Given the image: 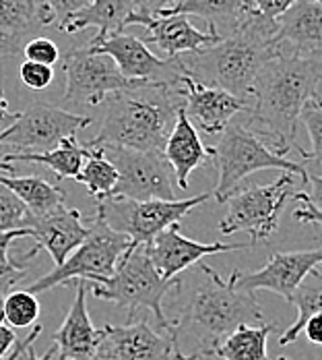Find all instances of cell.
<instances>
[{
    "label": "cell",
    "instance_id": "40",
    "mask_svg": "<svg viewBox=\"0 0 322 360\" xmlns=\"http://www.w3.org/2000/svg\"><path fill=\"white\" fill-rule=\"evenodd\" d=\"M41 331H43V329H41V325L39 323L34 325V327L29 329V333H27L21 342H17V344H15V348H13L6 356H2L0 360H19L21 356H25V352L36 344V340L41 335Z\"/></svg>",
    "mask_w": 322,
    "mask_h": 360
},
{
    "label": "cell",
    "instance_id": "29",
    "mask_svg": "<svg viewBox=\"0 0 322 360\" xmlns=\"http://www.w3.org/2000/svg\"><path fill=\"white\" fill-rule=\"evenodd\" d=\"M291 304L297 309V321L287 329L286 333L279 338V344L287 346L291 342L297 340V335L302 333L304 325L308 323L314 315H321L322 313V274L312 269L304 282L300 284V288L295 290L293 298H291Z\"/></svg>",
    "mask_w": 322,
    "mask_h": 360
},
{
    "label": "cell",
    "instance_id": "20",
    "mask_svg": "<svg viewBox=\"0 0 322 360\" xmlns=\"http://www.w3.org/2000/svg\"><path fill=\"white\" fill-rule=\"evenodd\" d=\"M104 346L116 360H176L182 356L170 335L157 333L147 321L104 325Z\"/></svg>",
    "mask_w": 322,
    "mask_h": 360
},
{
    "label": "cell",
    "instance_id": "16",
    "mask_svg": "<svg viewBox=\"0 0 322 360\" xmlns=\"http://www.w3.org/2000/svg\"><path fill=\"white\" fill-rule=\"evenodd\" d=\"M250 245L238 243V245H225V243H199L192 238H186L180 232V224L163 230L153 238L151 245H147V251L151 255L153 265L161 274L163 280H174L180 274H184L190 265L199 263L207 255H217V252H232L244 251Z\"/></svg>",
    "mask_w": 322,
    "mask_h": 360
},
{
    "label": "cell",
    "instance_id": "10",
    "mask_svg": "<svg viewBox=\"0 0 322 360\" xmlns=\"http://www.w3.org/2000/svg\"><path fill=\"white\" fill-rule=\"evenodd\" d=\"M91 124L89 116H81L54 104L34 102L25 112L0 131V145H13L15 153H46L56 149L65 139Z\"/></svg>",
    "mask_w": 322,
    "mask_h": 360
},
{
    "label": "cell",
    "instance_id": "19",
    "mask_svg": "<svg viewBox=\"0 0 322 360\" xmlns=\"http://www.w3.org/2000/svg\"><path fill=\"white\" fill-rule=\"evenodd\" d=\"M29 238H34L39 251H48L56 267L62 265L74 249H79L89 236V228L83 224L79 210L60 207L46 216H29Z\"/></svg>",
    "mask_w": 322,
    "mask_h": 360
},
{
    "label": "cell",
    "instance_id": "33",
    "mask_svg": "<svg viewBox=\"0 0 322 360\" xmlns=\"http://www.w3.org/2000/svg\"><path fill=\"white\" fill-rule=\"evenodd\" d=\"M300 120L306 124V131L310 135V141H312V151H304L302 147L297 149L300 155H304L306 160H316L322 164V98L316 94L312 96L306 106L302 110V116Z\"/></svg>",
    "mask_w": 322,
    "mask_h": 360
},
{
    "label": "cell",
    "instance_id": "3",
    "mask_svg": "<svg viewBox=\"0 0 322 360\" xmlns=\"http://www.w3.org/2000/svg\"><path fill=\"white\" fill-rule=\"evenodd\" d=\"M100 133L85 147H122L143 153H163L184 108L182 85L139 81L106 100Z\"/></svg>",
    "mask_w": 322,
    "mask_h": 360
},
{
    "label": "cell",
    "instance_id": "21",
    "mask_svg": "<svg viewBox=\"0 0 322 360\" xmlns=\"http://www.w3.org/2000/svg\"><path fill=\"white\" fill-rule=\"evenodd\" d=\"M277 50L302 58L322 56V0H297L277 19Z\"/></svg>",
    "mask_w": 322,
    "mask_h": 360
},
{
    "label": "cell",
    "instance_id": "31",
    "mask_svg": "<svg viewBox=\"0 0 322 360\" xmlns=\"http://www.w3.org/2000/svg\"><path fill=\"white\" fill-rule=\"evenodd\" d=\"M23 236H29V230L27 228L0 234V304L4 300V296L11 292V288L19 280H23V276L27 274L29 259H34L37 252H39V247H34L27 255H23V259H19V261L15 257H11V245H13V240L23 238Z\"/></svg>",
    "mask_w": 322,
    "mask_h": 360
},
{
    "label": "cell",
    "instance_id": "15",
    "mask_svg": "<svg viewBox=\"0 0 322 360\" xmlns=\"http://www.w3.org/2000/svg\"><path fill=\"white\" fill-rule=\"evenodd\" d=\"M180 85L184 94V112L188 120L207 135H223L236 114L250 110L244 100L219 87L201 85L192 81L188 75L180 79Z\"/></svg>",
    "mask_w": 322,
    "mask_h": 360
},
{
    "label": "cell",
    "instance_id": "9",
    "mask_svg": "<svg viewBox=\"0 0 322 360\" xmlns=\"http://www.w3.org/2000/svg\"><path fill=\"white\" fill-rule=\"evenodd\" d=\"M209 197V193L178 201H133L124 197H107L98 201L95 216L102 217L114 232L128 236L133 245H151L157 234L180 224L190 210L205 203Z\"/></svg>",
    "mask_w": 322,
    "mask_h": 360
},
{
    "label": "cell",
    "instance_id": "6",
    "mask_svg": "<svg viewBox=\"0 0 322 360\" xmlns=\"http://www.w3.org/2000/svg\"><path fill=\"white\" fill-rule=\"evenodd\" d=\"M211 158L219 170L215 186L217 203H227V199L238 191V184L260 170H283L302 176L304 186L308 184V172L304 166L275 153L258 135L246 129V124H229L217 147L211 149Z\"/></svg>",
    "mask_w": 322,
    "mask_h": 360
},
{
    "label": "cell",
    "instance_id": "35",
    "mask_svg": "<svg viewBox=\"0 0 322 360\" xmlns=\"http://www.w3.org/2000/svg\"><path fill=\"white\" fill-rule=\"evenodd\" d=\"M23 52H25V60L37 63V65H46V67H54V65L60 60V50H58V46H56L52 39H48V37H34V39L23 48Z\"/></svg>",
    "mask_w": 322,
    "mask_h": 360
},
{
    "label": "cell",
    "instance_id": "26",
    "mask_svg": "<svg viewBox=\"0 0 322 360\" xmlns=\"http://www.w3.org/2000/svg\"><path fill=\"white\" fill-rule=\"evenodd\" d=\"M0 184L15 193L23 205L29 210L32 216H46L65 207L67 191L58 184H52L39 176H15V174H0Z\"/></svg>",
    "mask_w": 322,
    "mask_h": 360
},
{
    "label": "cell",
    "instance_id": "44",
    "mask_svg": "<svg viewBox=\"0 0 322 360\" xmlns=\"http://www.w3.org/2000/svg\"><path fill=\"white\" fill-rule=\"evenodd\" d=\"M17 114H19V112H11V110H8V102H6V98H4V94H2V89H0V127H2L4 122H13V120L17 118Z\"/></svg>",
    "mask_w": 322,
    "mask_h": 360
},
{
    "label": "cell",
    "instance_id": "36",
    "mask_svg": "<svg viewBox=\"0 0 322 360\" xmlns=\"http://www.w3.org/2000/svg\"><path fill=\"white\" fill-rule=\"evenodd\" d=\"M21 75V81L34 89V91H41L46 89L52 81H54V69L52 67H46V65H37V63H29L25 60L19 69Z\"/></svg>",
    "mask_w": 322,
    "mask_h": 360
},
{
    "label": "cell",
    "instance_id": "43",
    "mask_svg": "<svg viewBox=\"0 0 322 360\" xmlns=\"http://www.w3.org/2000/svg\"><path fill=\"white\" fill-rule=\"evenodd\" d=\"M308 338L310 344H316V346H322V313L321 315H314L308 323L304 325L302 329Z\"/></svg>",
    "mask_w": 322,
    "mask_h": 360
},
{
    "label": "cell",
    "instance_id": "17",
    "mask_svg": "<svg viewBox=\"0 0 322 360\" xmlns=\"http://www.w3.org/2000/svg\"><path fill=\"white\" fill-rule=\"evenodd\" d=\"M128 25H143L149 30V39L155 44L168 60L178 58L180 54L186 52H196L211 48L221 37L215 36L213 32H201L196 30L186 15H157V17H147L139 13H130L126 19Z\"/></svg>",
    "mask_w": 322,
    "mask_h": 360
},
{
    "label": "cell",
    "instance_id": "46",
    "mask_svg": "<svg viewBox=\"0 0 322 360\" xmlns=\"http://www.w3.org/2000/svg\"><path fill=\"white\" fill-rule=\"evenodd\" d=\"M91 360H116V356L107 350L106 346H102V348H100V352H98V354H95Z\"/></svg>",
    "mask_w": 322,
    "mask_h": 360
},
{
    "label": "cell",
    "instance_id": "37",
    "mask_svg": "<svg viewBox=\"0 0 322 360\" xmlns=\"http://www.w3.org/2000/svg\"><path fill=\"white\" fill-rule=\"evenodd\" d=\"M50 4V8L54 11V17H56V25L58 30L62 32L65 25L71 21L72 17L81 11H85L93 0H46Z\"/></svg>",
    "mask_w": 322,
    "mask_h": 360
},
{
    "label": "cell",
    "instance_id": "24",
    "mask_svg": "<svg viewBox=\"0 0 322 360\" xmlns=\"http://www.w3.org/2000/svg\"><path fill=\"white\" fill-rule=\"evenodd\" d=\"M250 8L248 0H180L178 4L170 11H163L159 15H194L207 21L209 32L221 39L232 36L242 19L246 17Z\"/></svg>",
    "mask_w": 322,
    "mask_h": 360
},
{
    "label": "cell",
    "instance_id": "8",
    "mask_svg": "<svg viewBox=\"0 0 322 360\" xmlns=\"http://www.w3.org/2000/svg\"><path fill=\"white\" fill-rule=\"evenodd\" d=\"M293 197V174L283 172L269 184H254L236 191L227 199V212L219 224L223 236L246 232L250 245L269 243L279 228L286 203Z\"/></svg>",
    "mask_w": 322,
    "mask_h": 360
},
{
    "label": "cell",
    "instance_id": "5",
    "mask_svg": "<svg viewBox=\"0 0 322 360\" xmlns=\"http://www.w3.org/2000/svg\"><path fill=\"white\" fill-rule=\"evenodd\" d=\"M176 288H180V278L163 280L151 261L147 245H130V249L120 259L114 276L102 284H91V294L100 300L128 309L130 315L137 309H149L157 323L174 340V323L163 313V298Z\"/></svg>",
    "mask_w": 322,
    "mask_h": 360
},
{
    "label": "cell",
    "instance_id": "13",
    "mask_svg": "<svg viewBox=\"0 0 322 360\" xmlns=\"http://www.w3.org/2000/svg\"><path fill=\"white\" fill-rule=\"evenodd\" d=\"M87 46L100 54H107L128 81L178 85L186 75L178 58L168 60L155 56L143 39L135 36L109 34L106 37H91Z\"/></svg>",
    "mask_w": 322,
    "mask_h": 360
},
{
    "label": "cell",
    "instance_id": "30",
    "mask_svg": "<svg viewBox=\"0 0 322 360\" xmlns=\"http://www.w3.org/2000/svg\"><path fill=\"white\" fill-rule=\"evenodd\" d=\"M74 180L81 182L91 197L102 201L114 195V188L118 184V170L107 160L104 149L98 147V149H91L89 158L85 160L81 172L74 176Z\"/></svg>",
    "mask_w": 322,
    "mask_h": 360
},
{
    "label": "cell",
    "instance_id": "32",
    "mask_svg": "<svg viewBox=\"0 0 322 360\" xmlns=\"http://www.w3.org/2000/svg\"><path fill=\"white\" fill-rule=\"evenodd\" d=\"M0 317L8 327H34L39 317V302L29 290H13L0 304Z\"/></svg>",
    "mask_w": 322,
    "mask_h": 360
},
{
    "label": "cell",
    "instance_id": "28",
    "mask_svg": "<svg viewBox=\"0 0 322 360\" xmlns=\"http://www.w3.org/2000/svg\"><path fill=\"white\" fill-rule=\"evenodd\" d=\"M275 331V325H244L223 338L213 348L211 356L221 360H269L267 342Z\"/></svg>",
    "mask_w": 322,
    "mask_h": 360
},
{
    "label": "cell",
    "instance_id": "45",
    "mask_svg": "<svg viewBox=\"0 0 322 360\" xmlns=\"http://www.w3.org/2000/svg\"><path fill=\"white\" fill-rule=\"evenodd\" d=\"M56 354H58V348H56V346H52V348H50V350H48V352H46V354H43L41 359H37L36 352H34V346H32V348H29V350L25 352V359H27V360H52L54 356H56Z\"/></svg>",
    "mask_w": 322,
    "mask_h": 360
},
{
    "label": "cell",
    "instance_id": "41",
    "mask_svg": "<svg viewBox=\"0 0 322 360\" xmlns=\"http://www.w3.org/2000/svg\"><path fill=\"white\" fill-rule=\"evenodd\" d=\"M306 186H310L306 193H293V197H300V199L310 201L318 212H322V176L308 174V184Z\"/></svg>",
    "mask_w": 322,
    "mask_h": 360
},
{
    "label": "cell",
    "instance_id": "42",
    "mask_svg": "<svg viewBox=\"0 0 322 360\" xmlns=\"http://www.w3.org/2000/svg\"><path fill=\"white\" fill-rule=\"evenodd\" d=\"M15 344H17V335H15L13 327H8L0 317V359L6 356L15 348Z\"/></svg>",
    "mask_w": 322,
    "mask_h": 360
},
{
    "label": "cell",
    "instance_id": "34",
    "mask_svg": "<svg viewBox=\"0 0 322 360\" xmlns=\"http://www.w3.org/2000/svg\"><path fill=\"white\" fill-rule=\"evenodd\" d=\"M29 216L32 214L23 205V201L15 193H11L6 186L0 184V234L27 228Z\"/></svg>",
    "mask_w": 322,
    "mask_h": 360
},
{
    "label": "cell",
    "instance_id": "47",
    "mask_svg": "<svg viewBox=\"0 0 322 360\" xmlns=\"http://www.w3.org/2000/svg\"><path fill=\"white\" fill-rule=\"evenodd\" d=\"M176 360H192V359H190V356H184V354H182V356H178Z\"/></svg>",
    "mask_w": 322,
    "mask_h": 360
},
{
    "label": "cell",
    "instance_id": "38",
    "mask_svg": "<svg viewBox=\"0 0 322 360\" xmlns=\"http://www.w3.org/2000/svg\"><path fill=\"white\" fill-rule=\"evenodd\" d=\"M248 2H250L252 11H256L258 15L277 21L297 0H248Z\"/></svg>",
    "mask_w": 322,
    "mask_h": 360
},
{
    "label": "cell",
    "instance_id": "18",
    "mask_svg": "<svg viewBox=\"0 0 322 360\" xmlns=\"http://www.w3.org/2000/svg\"><path fill=\"white\" fill-rule=\"evenodd\" d=\"M76 288L74 300L67 319L62 321L60 329L52 335L54 346L58 348V360H91L100 348L104 346V327L98 329L91 323L87 311V282H72Z\"/></svg>",
    "mask_w": 322,
    "mask_h": 360
},
{
    "label": "cell",
    "instance_id": "27",
    "mask_svg": "<svg viewBox=\"0 0 322 360\" xmlns=\"http://www.w3.org/2000/svg\"><path fill=\"white\" fill-rule=\"evenodd\" d=\"M89 153H91L89 147L76 143L74 139H65L56 149L46 151V153H2L0 162H4V164H13V162L41 164V166H48L56 174V179L62 180L74 179L81 172Z\"/></svg>",
    "mask_w": 322,
    "mask_h": 360
},
{
    "label": "cell",
    "instance_id": "4",
    "mask_svg": "<svg viewBox=\"0 0 322 360\" xmlns=\"http://www.w3.org/2000/svg\"><path fill=\"white\" fill-rule=\"evenodd\" d=\"M238 274L240 269H234L229 278L223 280L209 265L199 263V276L192 280L190 296L178 321H172L176 346L180 335L194 338L196 350L190 354L192 360L211 356L223 338L244 325H264L256 294L238 288Z\"/></svg>",
    "mask_w": 322,
    "mask_h": 360
},
{
    "label": "cell",
    "instance_id": "14",
    "mask_svg": "<svg viewBox=\"0 0 322 360\" xmlns=\"http://www.w3.org/2000/svg\"><path fill=\"white\" fill-rule=\"evenodd\" d=\"M322 263V249L312 251H287L273 255L264 267L250 271V274H238V288L248 292H275L283 300L291 304V298L304 278L316 269Z\"/></svg>",
    "mask_w": 322,
    "mask_h": 360
},
{
    "label": "cell",
    "instance_id": "2",
    "mask_svg": "<svg viewBox=\"0 0 322 360\" xmlns=\"http://www.w3.org/2000/svg\"><path fill=\"white\" fill-rule=\"evenodd\" d=\"M277 52V21L248 8L232 36L211 48L180 54L178 60L192 81L219 87L250 106L258 72Z\"/></svg>",
    "mask_w": 322,
    "mask_h": 360
},
{
    "label": "cell",
    "instance_id": "12",
    "mask_svg": "<svg viewBox=\"0 0 322 360\" xmlns=\"http://www.w3.org/2000/svg\"><path fill=\"white\" fill-rule=\"evenodd\" d=\"M62 67L67 75L65 100L74 104L100 106L116 91L139 83L128 81L107 54H100L89 46L72 48L71 52H67Z\"/></svg>",
    "mask_w": 322,
    "mask_h": 360
},
{
    "label": "cell",
    "instance_id": "1",
    "mask_svg": "<svg viewBox=\"0 0 322 360\" xmlns=\"http://www.w3.org/2000/svg\"><path fill=\"white\" fill-rule=\"evenodd\" d=\"M322 81V56L302 58L277 52L258 72L246 129L275 153L287 158L295 145L297 122L306 102L316 96Z\"/></svg>",
    "mask_w": 322,
    "mask_h": 360
},
{
    "label": "cell",
    "instance_id": "23",
    "mask_svg": "<svg viewBox=\"0 0 322 360\" xmlns=\"http://www.w3.org/2000/svg\"><path fill=\"white\" fill-rule=\"evenodd\" d=\"M163 155L166 160L170 162L174 174H176V182H178L180 191H186L188 188V179L190 174L201 168L203 164H207L211 158V149H207L194 124L188 120L184 108L178 112V120H176V127L166 143L163 149Z\"/></svg>",
    "mask_w": 322,
    "mask_h": 360
},
{
    "label": "cell",
    "instance_id": "11",
    "mask_svg": "<svg viewBox=\"0 0 322 360\" xmlns=\"http://www.w3.org/2000/svg\"><path fill=\"white\" fill-rule=\"evenodd\" d=\"M118 170L112 197L133 201H178L176 174L163 153H143L122 147H102Z\"/></svg>",
    "mask_w": 322,
    "mask_h": 360
},
{
    "label": "cell",
    "instance_id": "25",
    "mask_svg": "<svg viewBox=\"0 0 322 360\" xmlns=\"http://www.w3.org/2000/svg\"><path fill=\"white\" fill-rule=\"evenodd\" d=\"M135 2L137 0H93L85 11H81L72 17L62 32L76 34L87 27H95L98 30L95 37L124 34L126 19L135 11Z\"/></svg>",
    "mask_w": 322,
    "mask_h": 360
},
{
    "label": "cell",
    "instance_id": "22",
    "mask_svg": "<svg viewBox=\"0 0 322 360\" xmlns=\"http://www.w3.org/2000/svg\"><path fill=\"white\" fill-rule=\"evenodd\" d=\"M54 21V11L46 0H0V54L21 52Z\"/></svg>",
    "mask_w": 322,
    "mask_h": 360
},
{
    "label": "cell",
    "instance_id": "7",
    "mask_svg": "<svg viewBox=\"0 0 322 360\" xmlns=\"http://www.w3.org/2000/svg\"><path fill=\"white\" fill-rule=\"evenodd\" d=\"M130 245L133 243L128 236L114 232L112 228H107L102 217L95 216L85 243L79 249H74L62 265L41 276L27 290L37 296L60 284H72V282L102 284L114 276L120 259L130 249Z\"/></svg>",
    "mask_w": 322,
    "mask_h": 360
},
{
    "label": "cell",
    "instance_id": "48",
    "mask_svg": "<svg viewBox=\"0 0 322 360\" xmlns=\"http://www.w3.org/2000/svg\"><path fill=\"white\" fill-rule=\"evenodd\" d=\"M277 360H291V359H287V356H279V359Z\"/></svg>",
    "mask_w": 322,
    "mask_h": 360
},
{
    "label": "cell",
    "instance_id": "39",
    "mask_svg": "<svg viewBox=\"0 0 322 360\" xmlns=\"http://www.w3.org/2000/svg\"><path fill=\"white\" fill-rule=\"evenodd\" d=\"M180 0H137L135 2V13L147 15V17H157L163 11H170L178 4Z\"/></svg>",
    "mask_w": 322,
    "mask_h": 360
}]
</instances>
